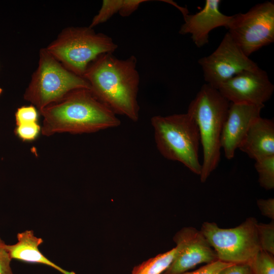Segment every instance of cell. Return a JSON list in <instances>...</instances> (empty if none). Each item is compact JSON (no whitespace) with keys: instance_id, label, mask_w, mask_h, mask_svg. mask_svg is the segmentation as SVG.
<instances>
[{"instance_id":"6da1fadb","label":"cell","mask_w":274,"mask_h":274,"mask_svg":"<svg viewBox=\"0 0 274 274\" xmlns=\"http://www.w3.org/2000/svg\"><path fill=\"white\" fill-rule=\"evenodd\" d=\"M136 63L134 55L120 59L112 53L103 54L89 64L82 77L100 101L116 114L124 115L134 122L139 119L140 109Z\"/></svg>"},{"instance_id":"7a4b0ae2","label":"cell","mask_w":274,"mask_h":274,"mask_svg":"<svg viewBox=\"0 0 274 274\" xmlns=\"http://www.w3.org/2000/svg\"><path fill=\"white\" fill-rule=\"evenodd\" d=\"M43 135L90 133L120 124L116 114L87 89L73 90L40 111Z\"/></svg>"},{"instance_id":"3957f363","label":"cell","mask_w":274,"mask_h":274,"mask_svg":"<svg viewBox=\"0 0 274 274\" xmlns=\"http://www.w3.org/2000/svg\"><path fill=\"white\" fill-rule=\"evenodd\" d=\"M230 104L218 89L206 83L188 107L187 113L197 124L202 147L200 175L202 183L206 181L220 162L221 136Z\"/></svg>"},{"instance_id":"277c9868","label":"cell","mask_w":274,"mask_h":274,"mask_svg":"<svg viewBox=\"0 0 274 274\" xmlns=\"http://www.w3.org/2000/svg\"><path fill=\"white\" fill-rule=\"evenodd\" d=\"M157 148L165 158L181 162L200 176V135L198 126L187 113L155 116L151 119Z\"/></svg>"},{"instance_id":"5b68a950","label":"cell","mask_w":274,"mask_h":274,"mask_svg":"<svg viewBox=\"0 0 274 274\" xmlns=\"http://www.w3.org/2000/svg\"><path fill=\"white\" fill-rule=\"evenodd\" d=\"M117 48L112 38L88 26L64 28L46 49L66 69L82 77L91 62Z\"/></svg>"},{"instance_id":"8992f818","label":"cell","mask_w":274,"mask_h":274,"mask_svg":"<svg viewBox=\"0 0 274 274\" xmlns=\"http://www.w3.org/2000/svg\"><path fill=\"white\" fill-rule=\"evenodd\" d=\"M79 89L91 90L85 79L66 69L44 48L39 51L38 66L32 75L24 98L40 111Z\"/></svg>"},{"instance_id":"52a82bcc","label":"cell","mask_w":274,"mask_h":274,"mask_svg":"<svg viewBox=\"0 0 274 274\" xmlns=\"http://www.w3.org/2000/svg\"><path fill=\"white\" fill-rule=\"evenodd\" d=\"M258 222L247 218L237 226L222 228L215 222L202 223L200 231L216 252L218 260L231 263H248L261 250Z\"/></svg>"},{"instance_id":"ba28073f","label":"cell","mask_w":274,"mask_h":274,"mask_svg":"<svg viewBox=\"0 0 274 274\" xmlns=\"http://www.w3.org/2000/svg\"><path fill=\"white\" fill-rule=\"evenodd\" d=\"M228 32L248 57L274 42V2L266 1L232 15Z\"/></svg>"},{"instance_id":"9c48e42d","label":"cell","mask_w":274,"mask_h":274,"mask_svg":"<svg viewBox=\"0 0 274 274\" xmlns=\"http://www.w3.org/2000/svg\"><path fill=\"white\" fill-rule=\"evenodd\" d=\"M198 62L207 84L217 89L237 74L259 67L243 53L228 32L212 53L199 59Z\"/></svg>"},{"instance_id":"30bf717a","label":"cell","mask_w":274,"mask_h":274,"mask_svg":"<svg viewBox=\"0 0 274 274\" xmlns=\"http://www.w3.org/2000/svg\"><path fill=\"white\" fill-rule=\"evenodd\" d=\"M176 254L168 267L161 274H180L198 264L218 260L216 252L200 230L185 227L174 235Z\"/></svg>"},{"instance_id":"8fae6325","label":"cell","mask_w":274,"mask_h":274,"mask_svg":"<svg viewBox=\"0 0 274 274\" xmlns=\"http://www.w3.org/2000/svg\"><path fill=\"white\" fill-rule=\"evenodd\" d=\"M218 90L230 103L264 105L271 97L274 86L267 73L258 67L237 74Z\"/></svg>"},{"instance_id":"7c38bea8","label":"cell","mask_w":274,"mask_h":274,"mask_svg":"<svg viewBox=\"0 0 274 274\" xmlns=\"http://www.w3.org/2000/svg\"><path fill=\"white\" fill-rule=\"evenodd\" d=\"M264 105L230 103L221 136L225 157L232 159L254 121L260 116Z\"/></svg>"},{"instance_id":"4fadbf2b","label":"cell","mask_w":274,"mask_h":274,"mask_svg":"<svg viewBox=\"0 0 274 274\" xmlns=\"http://www.w3.org/2000/svg\"><path fill=\"white\" fill-rule=\"evenodd\" d=\"M220 0H206L203 8L193 14H183L184 23L179 33L190 34L197 47H203L209 43L210 32L219 27L228 28L232 16L222 13L220 10Z\"/></svg>"},{"instance_id":"5bb4252c","label":"cell","mask_w":274,"mask_h":274,"mask_svg":"<svg viewBox=\"0 0 274 274\" xmlns=\"http://www.w3.org/2000/svg\"><path fill=\"white\" fill-rule=\"evenodd\" d=\"M238 149L255 160L274 155V122L260 116L250 126Z\"/></svg>"},{"instance_id":"9a60e30c","label":"cell","mask_w":274,"mask_h":274,"mask_svg":"<svg viewBox=\"0 0 274 274\" xmlns=\"http://www.w3.org/2000/svg\"><path fill=\"white\" fill-rule=\"evenodd\" d=\"M17 238V242L15 244H6V248L12 259L46 265L62 274H76L73 271H68L60 267L41 253L39 246L43 243V240L36 236L32 230H25L19 233Z\"/></svg>"},{"instance_id":"2e32d148","label":"cell","mask_w":274,"mask_h":274,"mask_svg":"<svg viewBox=\"0 0 274 274\" xmlns=\"http://www.w3.org/2000/svg\"><path fill=\"white\" fill-rule=\"evenodd\" d=\"M176 254L175 247L134 266L131 274H161L170 265Z\"/></svg>"},{"instance_id":"e0dca14e","label":"cell","mask_w":274,"mask_h":274,"mask_svg":"<svg viewBox=\"0 0 274 274\" xmlns=\"http://www.w3.org/2000/svg\"><path fill=\"white\" fill-rule=\"evenodd\" d=\"M255 168L258 174V182L265 189L274 188V155L255 160Z\"/></svg>"},{"instance_id":"ac0fdd59","label":"cell","mask_w":274,"mask_h":274,"mask_svg":"<svg viewBox=\"0 0 274 274\" xmlns=\"http://www.w3.org/2000/svg\"><path fill=\"white\" fill-rule=\"evenodd\" d=\"M124 0H104L98 13L93 18L89 26L93 27L104 23L111 18L114 14L121 12Z\"/></svg>"},{"instance_id":"d6986e66","label":"cell","mask_w":274,"mask_h":274,"mask_svg":"<svg viewBox=\"0 0 274 274\" xmlns=\"http://www.w3.org/2000/svg\"><path fill=\"white\" fill-rule=\"evenodd\" d=\"M253 274H274L273 255L260 250L248 263Z\"/></svg>"},{"instance_id":"ffe728a7","label":"cell","mask_w":274,"mask_h":274,"mask_svg":"<svg viewBox=\"0 0 274 274\" xmlns=\"http://www.w3.org/2000/svg\"><path fill=\"white\" fill-rule=\"evenodd\" d=\"M257 234L260 250L274 255V223H257Z\"/></svg>"},{"instance_id":"44dd1931","label":"cell","mask_w":274,"mask_h":274,"mask_svg":"<svg viewBox=\"0 0 274 274\" xmlns=\"http://www.w3.org/2000/svg\"><path fill=\"white\" fill-rule=\"evenodd\" d=\"M41 129L37 122L23 123L17 125L15 133L23 141H32L38 136Z\"/></svg>"},{"instance_id":"7402d4cb","label":"cell","mask_w":274,"mask_h":274,"mask_svg":"<svg viewBox=\"0 0 274 274\" xmlns=\"http://www.w3.org/2000/svg\"><path fill=\"white\" fill-rule=\"evenodd\" d=\"M38 116L36 108L33 106L19 108L15 113L16 124L37 122Z\"/></svg>"},{"instance_id":"603a6c76","label":"cell","mask_w":274,"mask_h":274,"mask_svg":"<svg viewBox=\"0 0 274 274\" xmlns=\"http://www.w3.org/2000/svg\"><path fill=\"white\" fill-rule=\"evenodd\" d=\"M231 264L232 263L217 260L212 263L206 264L195 270L187 271L180 274H218L222 269Z\"/></svg>"},{"instance_id":"cb8c5ba5","label":"cell","mask_w":274,"mask_h":274,"mask_svg":"<svg viewBox=\"0 0 274 274\" xmlns=\"http://www.w3.org/2000/svg\"><path fill=\"white\" fill-rule=\"evenodd\" d=\"M11 260L6 244L0 238V274H13L10 266Z\"/></svg>"},{"instance_id":"d4e9b609","label":"cell","mask_w":274,"mask_h":274,"mask_svg":"<svg viewBox=\"0 0 274 274\" xmlns=\"http://www.w3.org/2000/svg\"><path fill=\"white\" fill-rule=\"evenodd\" d=\"M218 274H253V272L248 263H232Z\"/></svg>"},{"instance_id":"484cf974","label":"cell","mask_w":274,"mask_h":274,"mask_svg":"<svg viewBox=\"0 0 274 274\" xmlns=\"http://www.w3.org/2000/svg\"><path fill=\"white\" fill-rule=\"evenodd\" d=\"M257 206L262 215L271 220L274 219V199H259L257 201Z\"/></svg>"},{"instance_id":"4316f807","label":"cell","mask_w":274,"mask_h":274,"mask_svg":"<svg viewBox=\"0 0 274 274\" xmlns=\"http://www.w3.org/2000/svg\"><path fill=\"white\" fill-rule=\"evenodd\" d=\"M148 1L146 0H124L123 7L119 15L122 17L128 16L136 10L141 4Z\"/></svg>"},{"instance_id":"83f0119b","label":"cell","mask_w":274,"mask_h":274,"mask_svg":"<svg viewBox=\"0 0 274 274\" xmlns=\"http://www.w3.org/2000/svg\"><path fill=\"white\" fill-rule=\"evenodd\" d=\"M2 91H3V89L0 87V95L2 93Z\"/></svg>"}]
</instances>
